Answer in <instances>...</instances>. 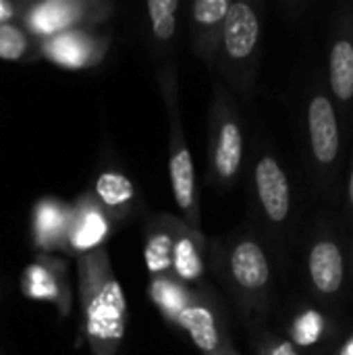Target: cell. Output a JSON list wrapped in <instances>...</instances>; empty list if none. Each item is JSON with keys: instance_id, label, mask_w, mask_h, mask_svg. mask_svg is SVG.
Instances as JSON below:
<instances>
[{"instance_id": "cell-1", "label": "cell", "mask_w": 353, "mask_h": 355, "mask_svg": "<svg viewBox=\"0 0 353 355\" xmlns=\"http://www.w3.org/2000/svg\"><path fill=\"white\" fill-rule=\"evenodd\" d=\"M77 291L89 354H121L127 335L129 306L106 248L77 258Z\"/></svg>"}, {"instance_id": "cell-2", "label": "cell", "mask_w": 353, "mask_h": 355, "mask_svg": "<svg viewBox=\"0 0 353 355\" xmlns=\"http://www.w3.org/2000/svg\"><path fill=\"white\" fill-rule=\"evenodd\" d=\"M208 270L225 285L250 327L266 316L273 266L262 241L252 231H237L225 239L208 241Z\"/></svg>"}, {"instance_id": "cell-3", "label": "cell", "mask_w": 353, "mask_h": 355, "mask_svg": "<svg viewBox=\"0 0 353 355\" xmlns=\"http://www.w3.org/2000/svg\"><path fill=\"white\" fill-rule=\"evenodd\" d=\"M148 297L162 320L183 331L202 355L233 345L227 308L212 285L187 287L164 275L150 279Z\"/></svg>"}, {"instance_id": "cell-4", "label": "cell", "mask_w": 353, "mask_h": 355, "mask_svg": "<svg viewBox=\"0 0 353 355\" xmlns=\"http://www.w3.org/2000/svg\"><path fill=\"white\" fill-rule=\"evenodd\" d=\"M262 17L258 6L248 0L231 2L223 27L214 69L221 81L243 100H252L260 67Z\"/></svg>"}, {"instance_id": "cell-5", "label": "cell", "mask_w": 353, "mask_h": 355, "mask_svg": "<svg viewBox=\"0 0 353 355\" xmlns=\"http://www.w3.org/2000/svg\"><path fill=\"white\" fill-rule=\"evenodd\" d=\"M156 79L169 121V177L173 198L177 208L181 210V220L191 229L202 231L198 179L179 108V71L177 67L158 71Z\"/></svg>"}, {"instance_id": "cell-6", "label": "cell", "mask_w": 353, "mask_h": 355, "mask_svg": "<svg viewBox=\"0 0 353 355\" xmlns=\"http://www.w3.org/2000/svg\"><path fill=\"white\" fill-rule=\"evenodd\" d=\"M243 166V125L233 92L214 81L208 110V181L227 191L235 185Z\"/></svg>"}, {"instance_id": "cell-7", "label": "cell", "mask_w": 353, "mask_h": 355, "mask_svg": "<svg viewBox=\"0 0 353 355\" xmlns=\"http://www.w3.org/2000/svg\"><path fill=\"white\" fill-rule=\"evenodd\" d=\"M114 2L108 0H42L25 2L19 25L35 40H46L50 35L98 27L110 19L114 12Z\"/></svg>"}, {"instance_id": "cell-8", "label": "cell", "mask_w": 353, "mask_h": 355, "mask_svg": "<svg viewBox=\"0 0 353 355\" xmlns=\"http://www.w3.org/2000/svg\"><path fill=\"white\" fill-rule=\"evenodd\" d=\"M112 46V33L98 27H81L37 42L40 58L64 71H85L104 62Z\"/></svg>"}, {"instance_id": "cell-9", "label": "cell", "mask_w": 353, "mask_h": 355, "mask_svg": "<svg viewBox=\"0 0 353 355\" xmlns=\"http://www.w3.org/2000/svg\"><path fill=\"white\" fill-rule=\"evenodd\" d=\"M19 289L31 302L50 304L60 318H67L71 314L73 283L69 264L54 254H37L23 268Z\"/></svg>"}, {"instance_id": "cell-10", "label": "cell", "mask_w": 353, "mask_h": 355, "mask_svg": "<svg viewBox=\"0 0 353 355\" xmlns=\"http://www.w3.org/2000/svg\"><path fill=\"white\" fill-rule=\"evenodd\" d=\"M114 223L108 212L100 206L94 191H83L71 202V220L67 235L69 256H85L102 250L114 231Z\"/></svg>"}, {"instance_id": "cell-11", "label": "cell", "mask_w": 353, "mask_h": 355, "mask_svg": "<svg viewBox=\"0 0 353 355\" xmlns=\"http://www.w3.org/2000/svg\"><path fill=\"white\" fill-rule=\"evenodd\" d=\"M254 196L270 227H283L291 214V185L279 158L262 154L254 164Z\"/></svg>"}, {"instance_id": "cell-12", "label": "cell", "mask_w": 353, "mask_h": 355, "mask_svg": "<svg viewBox=\"0 0 353 355\" xmlns=\"http://www.w3.org/2000/svg\"><path fill=\"white\" fill-rule=\"evenodd\" d=\"M146 10V40L156 73L177 67V37H179V0H150Z\"/></svg>"}, {"instance_id": "cell-13", "label": "cell", "mask_w": 353, "mask_h": 355, "mask_svg": "<svg viewBox=\"0 0 353 355\" xmlns=\"http://www.w3.org/2000/svg\"><path fill=\"white\" fill-rule=\"evenodd\" d=\"M308 137H310V150L316 166L320 173H331L339 160L341 152V133H339V121L335 106L329 96L316 92L308 102Z\"/></svg>"}, {"instance_id": "cell-14", "label": "cell", "mask_w": 353, "mask_h": 355, "mask_svg": "<svg viewBox=\"0 0 353 355\" xmlns=\"http://www.w3.org/2000/svg\"><path fill=\"white\" fill-rule=\"evenodd\" d=\"M71 220V202L58 196H42L31 206L29 233L37 254H64Z\"/></svg>"}, {"instance_id": "cell-15", "label": "cell", "mask_w": 353, "mask_h": 355, "mask_svg": "<svg viewBox=\"0 0 353 355\" xmlns=\"http://www.w3.org/2000/svg\"><path fill=\"white\" fill-rule=\"evenodd\" d=\"M233 0H196L189 6V44L193 54L214 69L216 52Z\"/></svg>"}, {"instance_id": "cell-16", "label": "cell", "mask_w": 353, "mask_h": 355, "mask_svg": "<svg viewBox=\"0 0 353 355\" xmlns=\"http://www.w3.org/2000/svg\"><path fill=\"white\" fill-rule=\"evenodd\" d=\"M171 275L187 287H206L208 281V241L202 231L183 220L177 227Z\"/></svg>"}, {"instance_id": "cell-17", "label": "cell", "mask_w": 353, "mask_h": 355, "mask_svg": "<svg viewBox=\"0 0 353 355\" xmlns=\"http://www.w3.org/2000/svg\"><path fill=\"white\" fill-rule=\"evenodd\" d=\"M92 191L114 225L129 220L139 208L137 185L121 166L102 168L96 177Z\"/></svg>"}, {"instance_id": "cell-18", "label": "cell", "mask_w": 353, "mask_h": 355, "mask_svg": "<svg viewBox=\"0 0 353 355\" xmlns=\"http://www.w3.org/2000/svg\"><path fill=\"white\" fill-rule=\"evenodd\" d=\"M308 275L318 295L333 297L341 291L345 283V260L341 245L333 235H320L310 245Z\"/></svg>"}, {"instance_id": "cell-19", "label": "cell", "mask_w": 353, "mask_h": 355, "mask_svg": "<svg viewBox=\"0 0 353 355\" xmlns=\"http://www.w3.org/2000/svg\"><path fill=\"white\" fill-rule=\"evenodd\" d=\"M181 223V216L173 214H154L146 220L144 227V262L148 268L150 279L171 275V262H173V245L177 227Z\"/></svg>"}, {"instance_id": "cell-20", "label": "cell", "mask_w": 353, "mask_h": 355, "mask_svg": "<svg viewBox=\"0 0 353 355\" xmlns=\"http://www.w3.org/2000/svg\"><path fill=\"white\" fill-rule=\"evenodd\" d=\"M329 83L341 104L353 100V40L339 35L329 54Z\"/></svg>"}, {"instance_id": "cell-21", "label": "cell", "mask_w": 353, "mask_h": 355, "mask_svg": "<svg viewBox=\"0 0 353 355\" xmlns=\"http://www.w3.org/2000/svg\"><path fill=\"white\" fill-rule=\"evenodd\" d=\"M37 58V42L19 23L0 25V60L33 62Z\"/></svg>"}, {"instance_id": "cell-22", "label": "cell", "mask_w": 353, "mask_h": 355, "mask_svg": "<svg viewBox=\"0 0 353 355\" xmlns=\"http://www.w3.org/2000/svg\"><path fill=\"white\" fill-rule=\"evenodd\" d=\"M327 316L318 310H304L300 312L289 324V341L300 347H312L327 335Z\"/></svg>"}, {"instance_id": "cell-23", "label": "cell", "mask_w": 353, "mask_h": 355, "mask_svg": "<svg viewBox=\"0 0 353 355\" xmlns=\"http://www.w3.org/2000/svg\"><path fill=\"white\" fill-rule=\"evenodd\" d=\"M256 355H302L300 349L287 339L279 335H264L256 343Z\"/></svg>"}, {"instance_id": "cell-24", "label": "cell", "mask_w": 353, "mask_h": 355, "mask_svg": "<svg viewBox=\"0 0 353 355\" xmlns=\"http://www.w3.org/2000/svg\"><path fill=\"white\" fill-rule=\"evenodd\" d=\"M25 2H17V0H0V25H10V23H19L21 15H23Z\"/></svg>"}, {"instance_id": "cell-25", "label": "cell", "mask_w": 353, "mask_h": 355, "mask_svg": "<svg viewBox=\"0 0 353 355\" xmlns=\"http://www.w3.org/2000/svg\"><path fill=\"white\" fill-rule=\"evenodd\" d=\"M333 355H353V333L339 345V349Z\"/></svg>"}, {"instance_id": "cell-26", "label": "cell", "mask_w": 353, "mask_h": 355, "mask_svg": "<svg viewBox=\"0 0 353 355\" xmlns=\"http://www.w3.org/2000/svg\"><path fill=\"white\" fill-rule=\"evenodd\" d=\"M208 355H241L233 345H229V347H223V349H216V352H212V354Z\"/></svg>"}, {"instance_id": "cell-27", "label": "cell", "mask_w": 353, "mask_h": 355, "mask_svg": "<svg viewBox=\"0 0 353 355\" xmlns=\"http://www.w3.org/2000/svg\"><path fill=\"white\" fill-rule=\"evenodd\" d=\"M347 198H350V206L353 210V166H352V175H350V185H347Z\"/></svg>"}]
</instances>
